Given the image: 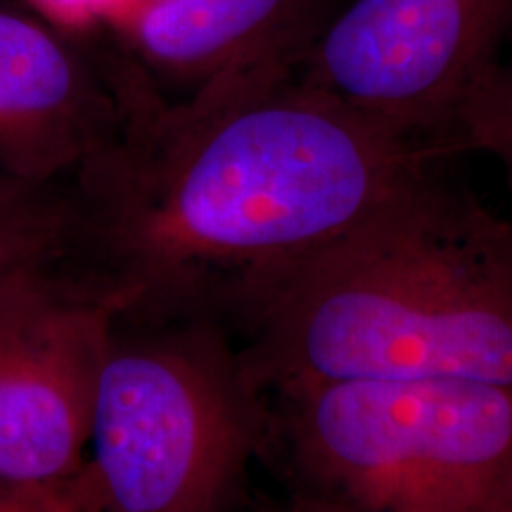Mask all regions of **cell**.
<instances>
[{
  "instance_id": "obj_4",
  "label": "cell",
  "mask_w": 512,
  "mask_h": 512,
  "mask_svg": "<svg viewBox=\"0 0 512 512\" xmlns=\"http://www.w3.org/2000/svg\"><path fill=\"white\" fill-rule=\"evenodd\" d=\"M266 399L261 458L342 512H494L512 486V384L337 380Z\"/></svg>"
},
{
  "instance_id": "obj_10",
  "label": "cell",
  "mask_w": 512,
  "mask_h": 512,
  "mask_svg": "<svg viewBox=\"0 0 512 512\" xmlns=\"http://www.w3.org/2000/svg\"><path fill=\"white\" fill-rule=\"evenodd\" d=\"M453 152H484L501 166L512 192V46L460 112Z\"/></svg>"
},
{
  "instance_id": "obj_12",
  "label": "cell",
  "mask_w": 512,
  "mask_h": 512,
  "mask_svg": "<svg viewBox=\"0 0 512 512\" xmlns=\"http://www.w3.org/2000/svg\"><path fill=\"white\" fill-rule=\"evenodd\" d=\"M247 512H342L335 505L318 501L306 494L290 491L285 498H261L254 505H249Z\"/></svg>"
},
{
  "instance_id": "obj_9",
  "label": "cell",
  "mask_w": 512,
  "mask_h": 512,
  "mask_svg": "<svg viewBox=\"0 0 512 512\" xmlns=\"http://www.w3.org/2000/svg\"><path fill=\"white\" fill-rule=\"evenodd\" d=\"M69 228L64 183L34 185L0 176V275L62 252Z\"/></svg>"
},
{
  "instance_id": "obj_11",
  "label": "cell",
  "mask_w": 512,
  "mask_h": 512,
  "mask_svg": "<svg viewBox=\"0 0 512 512\" xmlns=\"http://www.w3.org/2000/svg\"><path fill=\"white\" fill-rule=\"evenodd\" d=\"M0 512H93L74 494L72 482L48 489H5L0 486Z\"/></svg>"
},
{
  "instance_id": "obj_1",
  "label": "cell",
  "mask_w": 512,
  "mask_h": 512,
  "mask_svg": "<svg viewBox=\"0 0 512 512\" xmlns=\"http://www.w3.org/2000/svg\"><path fill=\"white\" fill-rule=\"evenodd\" d=\"M451 155L401 138L299 69L147 93L64 181L62 259L117 313L200 316L240 337L299 266Z\"/></svg>"
},
{
  "instance_id": "obj_6",
  "label": "cell",
  "mask_w": 512,
  "mask_h": 512,
  "mask_svg": "<svg viewBox=\"0 0 512 512\" xmlns=\"http://www.w3.org/2000/svg\"><path fill=\"white\" fill-rule=\"evenodd\" d=\"M114 313L60 252L0 275V486L48 489L79 475Z\"/></svg>"
},
{
  "instance_id": "obj_13",
  "label": "cell",
  "mask_w": 512,
  "mask_h": 512,
  "mask_svg": "<svg viewBox=\"0 0 512 512\" xmlns=\"http://www.w3.org/2000/svg\"><path fill=\"white\" fill-rule=\"evenodd\" d=\"M494 512H512V486H510L508 494H505L503 501L498 503V508Z\"/></svg>"
},
{
  "instance_id": "obj_7",
  "label": "cell",
  "mask_w": 512,
  "mask_h": 512,
  "mask_svg": "<svg viewBox=\"0 0 512 512\" xmlns=\"http://www.w3.org/2000/svg\"><path fill=\"white\" fill-rule=\"evenodd\" d=\"M152 91L117 48L0 3V176L64 183L119 136Z\"/></svg>"
},
{
  "instance_id": "obj_8",
  "label": "cell",
  "mask_w": 512,
  "mask_h": 512,
  "mask_svg": "<svg viewBox=\"0 0 512 512\" xmlns=\"http://www.w3.org/2000/svg\"><path fill=\"white\" fill-rule=\"evenodd\" d=\"M349 0H145L117 50L166 100L299 69Z\"/></svg>"
},
{
  "instance_id": "obj_3",
  "label": "cell",
  "mask_w": 512,
  "mask_h": 512,
  "mask_svg": "<svg viewBox=\"0 0 512 512\" xmlns=\"http://www.w3.org/2000/svg\"><path fill=\"white\" fill-rule=\"evenodd\" d=\"M266 434L268 399L228 328L114 313L74 494L93 512H238Z\"/></svg>"
},
{
  "instance_id": "obj_5",
  "label": "cell",
  "mask_w": 512,
  "mask_h": 512,
  "mask_svg": "<svg viewBox=\"0 0 512 512\" xmlns=\"http://www.w3.org/2000/svg\"><path fill=\"white\" fill-rule=\"evenodd\" d=\"M512 46V0H349L299 67L396 136L453 152L465 102Z\"/></svg>"
},
{
  "instance_id": "obj_2",
  "label": "cell",
  "mask_w": 512,
  "mask_h": 512,
  "mask_svg": "<svg viewBox=\"0 0 512 512\" xmlns=\"http://www.w3.org/2000/svg\"><path fill=\"white\" fill-rule=\"evenodd\" d=\"M240 339L266 396L337 380L512 384V221L439 166L299 266Z\"/></svg>"
}]
</instances>
